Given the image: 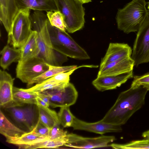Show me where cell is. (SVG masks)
I'll use <instances>...</instances> for the list:
<instances>
[{
    "mask_svg": "<svg viewBox=\"0 0 149 149\" xmlns=\"http://www.w3.org/2000/svg\"><path fill=\"white\" fill-rule=\"evenodd\" d=\"M148 91L143 86H139L130 87L121 92L102 120L121 126L125 124L144 105Z\"/></svg>",
    "mask_w": 149,
    "mask_h": 149,
    "instance_id": "obj_1",
    "label": "cell"
},
{
    "mask_svg": "<svg viewBox=\"0 0 149 149\" xmlns=\"http://www.w3.org/2000/svg\"><path fill=\"white\" fill-rule=\"evenodd\" d=\"M30 17L32 29L37 32L38 56L49 65L61 66L68 60V56L53 48L48 28L49 20L46 14L42 11H34Z\"/></svg>",
    "mask_w": 149,
    "mask_h": 149,
    "instance_id": "obj_2",
    "label": "cell"
},
{
    "mask_svg": "<svg viewBox=\"0 0 149 149\" xmlns=\"http://www.w3.org/2000/svg\"><path fill=\"white\" fill-rule=\"evenodd\" d=\"M146 0H132L118 9L116 17L118 29L124 33L137 32L148 11Z\"/></svg>",
    "mask_w": 149,
    "mask_h": 149,
    "instance_id": "obj_3",
    "label": "cell"
},
{
    "mask_svg": "<svg viewBox=\"0 0 149 149\" xmlns=\"http://www.w3.org/2000/svg\"><path fill=\"white\" fill-rule=\"evenodd\" d=\"M18 127L26 133L33 130L39 119L38 108L35 104L20 103L14 100L0 107Z\"/></svg>",
    "mask_w": 149,
    "mask_h": 149,
    "instance_id": "obj_4",
    "label": "cell"
},
{
    "mask_svg": "<svg viewBox=\"0 0 149 149\" xmlns=\"http://www.w3.org/2000/svg\"><path fill=\"white\" fill-rule=\"evenodd\" d=\"M48 28L53 48L68 57L79 60L90 59L87 52L65 31L52 26L49 21Z\"/></svg>",
    "mask_w": 149,
    "mask_h": 149,
    "instance_id": "obj_5",
    "label": "cell"
},
{
    "mask_svg": "<svg viewBox=\"0 0 149 149\" xmlns=\"http://www.w3.org/2000/svg\"><path fill=\"white\" fill-rule=\"evenodd\" d=\"M58 10L63 15L66 31L73 33L82 29L85 23V9L79 0H55Z\"/></svg>",
    "mask_w": 149,
    "mask_h": 149,
    "instance_id": "obj_6",
    "label": "cell"
},
{
    "mask_svg": "<svg viewBox=\"0 0 149 149\" xmlns=\"http://www.w3.org/2000/svg\"><path fill=\"white\" fill-rule=\"evenodd\" d=\"M30 10L29 9L19 10L15 17L12 24L11 33L8 37V43L16 48H21L31 34V22Z\"/></svg>",
    "mask_w": 149,
    "mask_h": 149,
    "instance_id": "obj_7",
    "label": "cell"
},
{
    "mask_svg": "<svg viewBox=\"0 0 149 149\" xmlns=\"http://www.w3.org/2000/svg\"><path fill=\"white\" fill-rule=\"evenodd\" d=\"M49 64L39 56L24 61L18 60L16 69V77L29 86L36 77L47 70Z\"/></svg>",
    "mask_w": 149,
    "mask_h": 149,
    "instance_id": "obj_8",
    "label": "cell"
},
{
    "mask_svg": "<svg viewBox=\"0 0 149 149\" xmlns=\"http://www.w3.org/2000/svg\"><path fill=\"white\" fill-rule=\"evenodd\" d=\"M134 65L149 62V12L136 34L131 56Z\"/></svg>",
    "mask_w": 149,
    "mask_h": 149,
    "instance_id": "obj_9",
    "label": "cell"
},
{
    "mask_svg": "<svg viewBox=\"0 0 149 149\" xmlns=\"http://www.w3.org/2000/svg\"><path fill=\"white\" fill-rule=\"evenodd\" d=\"M41 93L49 98L52 108L70 107L74 104L78 97V92L71 83H65L61 87L45 91Z\"/></svg>",
    "mask_w": 149,
    "mask_h": 149,
    "instance_id": "obj_10",
    "label": "cell"
},
{
    "mask_svg": "<svg viewBox=\"0 0 149 149\" xmlns=\"http://www.w3.org/2000/svg\"><path fill=\"white\" fill-rule=\"evenodd\" d=\"M66 143L64 146L75 148H92L110 147L111 143L114 141V136L102 135L95 137H83L76 134H68Z\"/></svg>",
    "mask_w": 149,
    "mask_h": 149,
    "instance_id": "obj_11",
    "label": "cell"
},
{
    "mask_svg": "<svg viewBox=\"0 0 149 149\" xmlns=\"http://www.w3.org/2000/svg\"><path fill=\"white\" fill-rule=\"evenodd\" d=\"M71 127L74 130H84L102 135L109 132H120L122 131L120 125L106 123L101 120L94 123H88L75 116Z\"/></svg>",
    "mask_w": 149,
    "mask_h": 149,
    "instance_id": "obj_12",
    "label": "cell"
},
{
    "mask_svg": "<svg viewBox=\"0 0 149 149\" xmlns=\"http://www.w3.org/2000/svg\"><path fill=\"white\" fill-rule=\"evenodd\" d=\"M133 71L116 76L97 77L92 82L98 91H103L116 89L133 77Z\"/></svg>",
    "mask_w": 149,
    "mask_h": 149,
    "instance_id": "obj_13",
    "label": "cell"
},
{
    "mask_svg": "<svg viewBox=\"0 0 149 149\" xmlns=\"http://www.w3.org/2000/svg\"><path fill=\"white\" fill-rule=\"evenodd\" d=\"M132 54V48L127 44L110 43L101 61L100 69L120 59L130 57Z\"/></svg>",
    "mask_w": 149,
    "mask_h": 149,
    "instance_id": "obj_14",
    "label": "cell"
},
{
    "mask_svg": "<svg viewBox=\"0 0 149 149\" xmlns=\"http://www.w3.org/2000/svg\"><path fill=\"white\" fill-rule=\"evenodd\" d=\"M134 61L131 57L112 62L100 69L97 77L116 76L133 71Z\"/></svg>",
    "mask_w": 149,
    "mask_h": 149,
    "instance_id": "obj_15",
    "label": "cell"
},
{
    "mask_svg": "<svg viewBox=\"0 0 149 149\" xmlns=\"http://www.w3.org/2000/svg\"><path fill=\"white\" fill-rule=\"evenodd\" d=\"M19 9L15 0H0V19L8 34L11 33L13 20Z\"/></svg>",
    "mask_w": 149,
    "mask_h": 149,
    "instance_id": "obj_16",
    "label": "cell"
},
{
    "mask_svg": "<svg viewBox=\"0 0 149 149\" xmlns=\"http://www.w3.org/2000/svg\"><path fill=\"white\" fill-rule=\"evenodd\" d=\"M14 79L8 72L0 70V107L13 100V91Z\"/></svg>",
    "mask_w": 149,
    "mask_h": 149,
    "instance_id": "obj_17",
    "label": "cell"
},
{
    "mask_svg": "<svg viewBox=\"0 0 149 149\" xmlns=\"http://www.w3.org/2000/svg\"><path fill=\"white\" fill-rule=\"evenodd\" d=\"M19 10L29 9L34 11L58 10L55 0H15Z\"/></svg>",
    "mask_w": 149,
    "mask_h": 149,
    "instance_id": "obj_18",
    "label": "cell"
},
{
    "mask_svg": "<svg viewBox=\"0 0 149 149\" xmlns=\"http://www.w3.org/2000/svg\"><path fill=\"white\" fill-rule=\"evenodd\" d=\"M26 132L12 123L0 111V133L6 139L18 138Z\"/></svg>",
    "mask_w": 149,
    "mask_h": 149,
    "instance_id": "obj_19",
    "label": "cell"
},
{
    "mask_svg": "<svg viewBox=\"0 0 149 149\" xmlns=\"http://www.w3.org/2000/svg\"><path fill=\"white\" fill-rule=\"evenodd\" d=\"M38 34L33 31L26 42L20 48L21 56L19 60L24 61L31 58L38 56L39 50L37 41Z\"/></svg>",
    "mask_w": 149,
    "mask_h": 149,
    "instance_id": "obj_20",
    "label": "cell"
},
{
    "mask_svg": "<svg viewBox=\"0 0 149 149\" xmlns=\"http://www.w3.org/2000/svg\"><path fill=\"white\" fill-rule=\"evenodd\" d=\"M21 53L20 48L12 47L8 44L0 52L1 67L3 70L7 69L12 63L20 59Z\"/></svg>",
    "mask_w": 149,
    "mask_h": 149,
    "instance_id": "obj_21",
    "label": "cell"
},
{
    "mask_svg": "<svg viewBox=\"0 0 149 149\" xmlns=\"http://www.w3.org/2000/svg\"><path fill=\"white\" fill-rule=\"evenodd\" d=\"M83 66L77 67L75 65L67 66H56L49 65L48 69L43 74L34 78L30 83L29 86L34 84L40 83L47 79L62 72L70 71L75 69H77Z\"/></svg>",
    "mask_w": 149,
    "mask_h": 149,
    "instance_id": "obj_22",
    "label": "cell"
},
{
    "mask_svg": "<svg viewBox=\"0 0 149 149\" xmlns=\"http://www.w3.org/2000/svg\"><path fill=\"white\" fill-rule=\"evenodd\" d=\"M38 106L39 119L42 124L49 128H51L56 125L60 124L58 114L55 111L50 109L48 107Z\"/></svg>",
    "mask_w": 149,
    "mask_h": 149,
    "instance_id": "obj_23",
    "label": "cell"
},
{
    "mask_svg": "<svg viewBox=\"0 0 149 149\" xmlns=\"http://www.w3.org/2000/svg\"><path fill=\"white\" fill-rule=\"evenodd\" d=\"M66 143V139L56 140L45 139L28 145L17 146L22 149H35L39 148H57Z\"/></svg>",
    "mask_w": 149,
    "mask_h": 149,
    "instance_id": "obj_24",
    "label": "cell"
},
{
    "mask_svg": "<svg viewBox=\"0 0 149 149\" xmlns=\"http://www.w3.org/2000/svg\"><path fill=\"white\" fill-rule=\"evenodd\" d=\"M13 100L15 101L37 104L36 99L38 96L35 92L13 86Z\"/></svg>",
    "mask_w": 149,
    "mask_h": 149,
    "instance_id": "obj_25",
    "label": "cell"
},
{
    "mask_svg": "<svg viewBox=\"0 0 149 149\" xmlns=\"http://www.w3.org/2000/svg\"><path fill=\"white\" fill-rule=\"evenodd\" d=\"M47 139H49V137L40 136L31 131L25 133L17 138L6 139V141L17 146L20 145L29 144L37 141Z\"/></svg>",
    "mask_w": 149,
    "mask_h": 149,
    "instance_id": "obj_26",
    "label": "cell"
},
{
    "mask_svg": "<svg viewBox=\"0 0 149 149\" xmlns=\"http://www.w3.org/2000/svg\"><path fill=\"white\" fill-rule=\"evenodd\" d=\"M46 15L51 25L63 31H66L64 17L59 10L48 11Z\"/></svg>",
    "mask_w": 149,
    "mask_h": 149,
    "instance_id": "obj_27",
    "label": "cell"
},
{
    "mask_svg": "<svg viewBox=\"0 0 149 149\" xmlns=\"http://www.w3.org/2000/svg\"><path fill=\"white\" fill-rule=\"evenodd\" d=\"M110 147L116 149H149V139L133 141L123 144L111 143Z\"/></svg>",
    "mask_w": 149,
    "mask_h": 149,
    "instance_id": "obj_28",
    "label": "cell"
},
{
    "mask_svg": "<svg viewBox=\"0 0 149 149\" xmlns=\"http://www.w3.org/2000/svg\"><path fill=\"white\" fill-rule=\"evenodd\" d=\"M58 114L60 124L63 127H71L74 116L71 112L69 107H60Z\"/></svg>",
    "mask_w": 149,
    "mask_h": 149,
    "instance_id": "obj_29",
    "label": "cell"
},
{
    "mask_svg": "<svg viewBox=\"0 0 149 149\" xmlns=\"http://www.w3.org/2000/svg\"><path fill=\"white\" fill-rule=\"evenodd\" d=\"M65 83H57L52 82H44L36 84L34 86L28 89L27 91L35 93H40L45 91L58 88Z\"/></svg>",
    "mask_w": 149,
    "mask_h": 149,
    "instance_id": "obj_30",
    "label": "cell"
},
{
    "mask_svg": "<svg viewBox=\"0 0 149 149\" xmlns=\"http://www.w3.org/2000/svg\"><path fill=\"white\" fill-rule=\"evenodd\" d=\"M77 69H75L69 71L59 73L42 82L57 83H68L70 81V76Z\"/></svg>",
    "mask_w": 149,
    "mask_h": 149,
    "instance_id": "obj_31",
    "label": "cell"
},
{
    "mask_svg": "<svg viewBox=\"0 0 149 149\" xmlns=\"http://www.w3.org/2000/svg\"><path fill=\"white\" fill-rule=\"evenodd\" d=\"M133 78L131 87L142 86L149 91V72L142 75L135 76Z\"/></svg>",
    "mask_w": 149,
    "mask_h": 149,
    "instance_id": "obj_32",
    "label": "cell"
},
{
    "mask_svg": "<svg viewBox=\"0 0 149 149\" xmlns=\"http://www.w3.org/2000/svg\"><path fill=\"white\" fill-rule=\"evenodd\" d=\"M59 125H56L50 129L48 135L49 139L56 140L65 139L68 133L66 131L60 128Z\"/></svg>",
    "mask_w": 149,
    "mask_h": 149,
    "instance_id": "obj_33",
    "label": "cell"
},
{
    "mask_svg": "<svg viewBox=\"0 0 149 149\" xmlns=\"http://www.w3.org/2000/svg\"><path fill=\"white\" fill-rule=\"evenodd\" d=\"M50 129L44 125L39 119L37 123L32 131L40 136L49 137V134Z\"/></svg>",
    "mask_w": 149,
    "mask_h": 149,
    "instance_id": "obj_34",
    "label": "cell"
},
{
    "mask_svg": "<svg viewBox=\"0 0 149 149\" xmlns=\"http://www.w3.org/2000/svg\"><path fill=\"white\" fill-rule=\"evenodd\" d=\"M37 93L38 97L42 100L44 101L49 105V102L48 97L46 95L40 93Z\"/></svg>",
    "mask_w": 149,
    "mask_h": 149,
    "instance_id": "obj_35",
    "label": "cell"
},
{
    "mask_svg": "<svg viewBox=\"0 0 149 149\" xmlns=\"http://www.w3.org/2000/svg\"><path fill=\"white\" fill-rule=\"evenodd\" d=\"M37 105L45 107H47L49 106L44 101L42 100L38 97L36 99Z\"/></svg>",
    "mask_w": 149,
    "mask_h": 149,
    "instance_id": "obj_36",
    "label": "cell"
},
{
    "mask_svg": "<svg viewBox=\"0 0 149 149\" xmlns=\"http://www.w3.org/2000/svg\"><path fill=\"white\" fill-rule=\"evenodd\" d=\"M142 136L145 139H149V130L143 132L142 133Z\"/></svg>",
    "mask_w": 149,
    "mask_h": 149,
    "instance_id": "obj_37",
    "label": "cell"
},
{
    "mask_svg": "<svg viewBox=\"0 0 149 149\" xmlns=\"http://www.w3.org/2000/svg\"><path fill=\"white\" fill-rule=\"evenodd\" d=\"M83 4L84 3H88L92 1L91 0H79Z\"/></svg>",
    "mask_w": 149,
    "mask_h": 149,
    "instance_id": "obj_38",
    "label": "cell"
},
{
    "mask_svg": "<svg viewBox=\"0 0 149 149\" xmlns=\"http://www.w3.org/2000/svg\"><path fill=\"white\" fill-rule=\"evenodd\" d=\"M148 10L149 12V1L148 3Z\"/></svg>",
    "mask_w": 149,
    "mask_h": 149,
    "instance_id": "obj_39",
    "label": "cell"
}]
</instances>
